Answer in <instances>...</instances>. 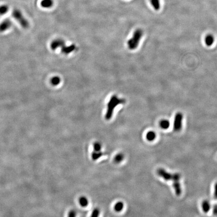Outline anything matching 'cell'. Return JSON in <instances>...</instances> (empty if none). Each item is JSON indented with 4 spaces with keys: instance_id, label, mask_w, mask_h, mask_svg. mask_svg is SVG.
<instances>
[{
    "instance_id": "obj_24",
    "label": "cell",
    "mask_w": 217,
    "mask_h": 217,
    "mask_svg": "<svg viewBox=\"0 0 217 217\" xmlns=\"http://www.w3.org/2000/svg\"><path fill=\"white\" fill-rule=\"evenodd\" d=\"M77 217V212L74 210H72L69 211L68 214V217Z\"/></svg>"
},
{
    "instance_id": "obj_20",
    "label": "cell",
    "mask_w": 217,
    "mask_h": 217,
    "mask_svg": "<svg viewBox=\"0 0 217 217\" xmlns=\"http://www.w3.org/2000/svg\"><path fill=\"white\" fill-rule=\"evenodd\" d=\"M9 10L8 5H2L0 6V15H3L6 14Z\"/></svg>"
},
{
    "instance_id": "obj_16",
    "label": "cell",
    "mask_w": 217,
    "mask_h": 217,
    "mask_svg": "<svg viewBox=\"0 0 217 217\" xmlns=\"http://www.w3.org/2000/svg\"><path fill=\"white\" fill-rule=\"evenodd\" d=\"M159 125L162 129H167L170 127V122L167 120H162L160 122Z\"/></svg>"
},
{
    "instance_id": "obj_7",
    "label": "cell",
    "mask_w": 217,
    "mask_h": 217,
    "mask_svg": "<svg viewBox=\"0 0 217 217\" xmlns=\"http://www.w3.org/2000/svg\"><path fill=\"white\" fill-rule=\"evenodd\" d=\"M65 45V41H63V40L57 39L54 40L52 41V42L51 43V47L52 50L54 51L55 49H57L58 47H62Z\"/></svg>"
},
{
    "instance_id": "obj_4",
    "label": "cell",
    "mask_w": 217,
    "mask_h": 217,
    "mask_svg": "<svg viewBox=\"0 0 217 217\" xmlns=\"http://www.w3.org/2000/svg\"><path fill=\"white\" fill-rule=\"evenodd\" d=\"M13 18L19 23L24 29H28L29 27V23L23 16L21 11L18 9H14L12 12Z\"/></svg>"
},
{
    "instance_id": "obj_21",
    "label": "cell",
    "mask_w": 217,
    "mask_h": 217,
    "mask_svg": "<svg viewBox=\"0 0 217 217\" xmlns=\"http://www.w3.org/2000/svg\"><path fill=\"white\" fill-rule=\"evenodd\" d=\"M93 148L94 151H101L102 148V145L99 142H96L94 143Z\"/></svg>"
},
{
    "instance_id": "obj_19",
    "label": "cell",
    "mask_w": 217,
    "mask_h": 217,
    "mask_svg": "<svg viewBox=\"0 0 217 217\" xmlns=\"http://www.w3.org/2000/svg\"><path fill=\"white\" fill-rule=\"evenodd\" d=\"M151 5L155 10H159L161 8L160 0H150Z\"/></svg>"
},
{
    "instance_id": "obj_9",
    "label": "cell",
    "mask_w": 217,
    "mask_h": 217,
    "mask_svg": "<svg viewBox=\"0 0 217 217\" xmlns=\"http://www.w3.org/2000/svg\"><path fill=\"white\" fill-rule=\"evenodd\" d=\"M76 49V46L72 44L71 45L69 46H64L63 47H62V52L63 53V54H68L72 52L73 51H74Z\"/></svg>"
},
{
    "instance_id": "obj_18",
    "label": "cell",
    "mask_w": 217,
    "mask_h": 217,
    "mask_svg": "<svg viewBox=\"0 0 217 217\" xmlns=\"http://www.w3.org/2000/svg\"><path fill=\"white\" fill-rule=\"evenodd\" d=\"M156 137V133L154 131H151L148 132L146 134V139L149 141H153Z\"/></svg>"
},
{
    "instance_id": "obj_17",
    "label": "cell",
    "mask_w": 217,
    "mask_h": 217,
    "mask_svg": "<svg viewBox=\"0 0 217 217\" xmlns=\"http://www.w3.org/2000/svg\"><path fill=\"white\" fill-rule=\"evenodd\" d=\"M124 154L122 153H119L117 154L114 158V161L116 163H119L124 159Z\"/></svg>"
},
{
    "instance_id": "obj_6",
    "label": "cell",
    "mask_w": 217,
    "mask_h": 217,
    "mask_svg": "<svg viewBox=\"0 0 217 217\" xmlns=\"http://www.w3.org/2000/svg\"><path fill=\"white\" fill-rule=\"evenodd\" d=\"M12 22L9 19H6L0 23V33H3L9 29L12 26Z\"/></svg>"
},
{
    "instance_id": "obj_15",
    "label": "cell",
    "mask_w": 217,
    "mask_h": 217,
    "mask_svg": "<svg viewBox=\"0 0 217 217\" xmlns=\"http://www.w3.org/2000/svg\"><path fill=\"white\" fill-rule=\"evenodd\" d=\"M124 207V204L122 201H118L114 206V210L117 212H121Z\"/></svg>"
},
{
    "instance_id": "obj_22",
    "label": "cell",
    "mask_w": 217,
    "mask_h": 217,
    "mask_svg": "<svg viewBox=\"0 0 217 217\" xmlns=\"http://www.w3.org/2000/svg\"><path fill=\"white\" fill-rule=\"evenodd\" d=\"M60 82V79L58 77H54L51 79V84L54 86L58 85Z\"/></svg>"
},
{
    "instance_id": "obj_8",
    "label": "cell",
    "mask_w": 217,
    "mask_h": 217,
    "mask_svg": "<svg viewBox=\"0 0 217 217\" xmlns=\"http://www.w3.org/2000/svg\"><path fill=\"white\" fill-rule=\"evenodd\" d=\"M173 188L175 189V194L177 195H180L182 192V189L179 181L173 182Z\"/></svg>"
},
{
    "instance_id": "obj_26",
    "label": "cell",
    "mask_w": 217,
    "mask_h": 217,
    "mask_svg": "<svg viewBox=\"0 0 217 217\" xmlns=\"http://www.w3.org/2000/svg\"><path fill=\"white\" fill-rule=\"evenodd\" d=\"M213 213H214L215 215L217 216V204H216L215 206L214 207Z\"/></svg>"
},
{
    "instance_id": "obj_12",
    "label": "cell",
    "mask_w": 217,
    "mask_h": 217,
    "mask_svg": "<svg viewBox=\"0 0 217 217\" xmlns=\"http://www.w3.org/2000/svg\"><path fill=\"white\" fill-rule=\"evenodd\" d=\"M103 155V153L102 151H93L91 153V158L93 161H97L100 159Z\"/></svg>"
},
{
    "instance_id": "obj_2",
    "label": "cell",
    "mask_w": 217,
    "mask_h": 217,
    "mask_svg": "<svg viewBox=\"0 0 217 217\" xmlns=\"http://www.w3.org/2000/svg\"><path fill=\"white\" fill-rule=\"evenodd\" d=\"M143 34V31L140 29H138L135 31L132 38H130L127 42L128 47L129 49L135 50L137 48Z\"/></svg>"
},
{
    "instance_id": "obj_10",
    "label": "cell",
    "mask_w": 217,
    "mask_h": 217,
    "mask_svg": "<svg viewBox=\"0 0 217 217\" xmlns=\"http://www.w3.org/2000/svg\"><path fill=\"white\" fill-rule=\"evenodd\" d=\"M79 201L80 206H82V207H86L88 206L89 203L88 198L85 196L80 197L79 198Z\"/></svg>"
},
{
    "instance_id": "obj_1",
    "label": "cell",
    "mask_w": 217,
    "mask_h": 217,
    "mask_svg": "<svg viewBox=\"0 0 217 217\" xmlns=\"http://www.w3.org/2000/svg\"><path fill=\"white\" fill-rule=\"evenodd\" d=\"M125 100L119 99L116 96H112L107 105V110L105 118L107 120H110L113 115L114 111L115 108L119 104H124Z\"/></svg>"
},
{
    "instance_id": "obj_14",
    "label": "cell",
    "mask_w": 217,
    "mask_h": 217,
    "mask_svg": "<svg viewBox=\"0 0 217 217\" xmlns=\"http://www.w3.org/2000/svg\"><path fill=\"white\" fill-rule=\"evenodd\" d=\"M54 4L52 0H42L41 2V6L45 8H50Z\"/></svg>"
},
{
    "instance_id": "obj_3",
    "label": "cell",
    "mask_w": 217,
    "mask_h": 217,
    "mask_svg": "<svg viewBox=\"0 0 217 217\" xmlns=\"http://www.w3.org/2000/svg\"><path fill=\"white\" fill-rule=\"evenodd\" d=\"M157 173L166 181H172V182H175L180 181L181 178V175L179 173H169L162 168H158L157 170Z\"/></svg>"
},
{
    "instance_id": "obj_25",
    "label": "cell",
    "mask_w": 217,
    "mask_h": 217,
    "mask_svg": "<svg viewBox=\"0 0 217 217\" xmlns=\"http://www.w3.org/2000/svg\"><path fill=\"white\" fill-rule=\"evenodd\" d=\"M214 197L215 198L217 199V183H216L215 185V191H214Z\"/></svg>"
},
{
    "instance_id": "obj_23",
    "label": "cell",
    "mask_w": 217,
    "mask_h": 217,
    "mask_svg": "<svg viewBox=\"0 0 217 217\" xmlns=\"http://www.w3.org/2000/svg\"><path fill=\"white\" fill-rule=\"evenodd\" d=\"M100 210L99 208H95L91 213V217H99Z\"/></svg>"
},
{
    "instance_id": "obj_13",
    "label": "cell",
    "mask_w": 217,
    "mask_h": 217,
    "mask_svg": "<svg viewBox=\"0 0 217 217\" xmlns=\"http://www.w3.org/2000/svg\"><path fill=\"white\" fill-rule=\"evenodd\" d=\"M202 209L204 213H208L211 209V204L209 201L205 200L202 203Z\"/></svg>"
},
{
    "instance_id": "obj_5",
    "label": "cell",
    "mask_w": 217,
    "mask_h": 217,
    "mask_svg": "<svg viewBox=\"0 0 217 217\" xmlns=\"http://www.w3.org/2000/svg\"><path fill=\"white\" fill-rule=\"evenodd\" d=\"M183 115L181 113H178L175 116L173 128L175 131H179L182 129L183 127Z\"/></svg>"
},
{
    "instance_id": "obj_11",
    "label": "cell",
    "mask_w": 217,
    "mask_h": 217,
    "mask_svg": "<svg viewBox=\"0 0 217 217\" xmlns=\"http://www.w3.org/2000/svg\"><path fill=\"white\" fill-rule=\"evenodd\" d=\"M215 41V38L212 35L209 34L206 36L205 38V43L206 45L211 46L212 45Z\"/></svg>"
}]
</instances>
